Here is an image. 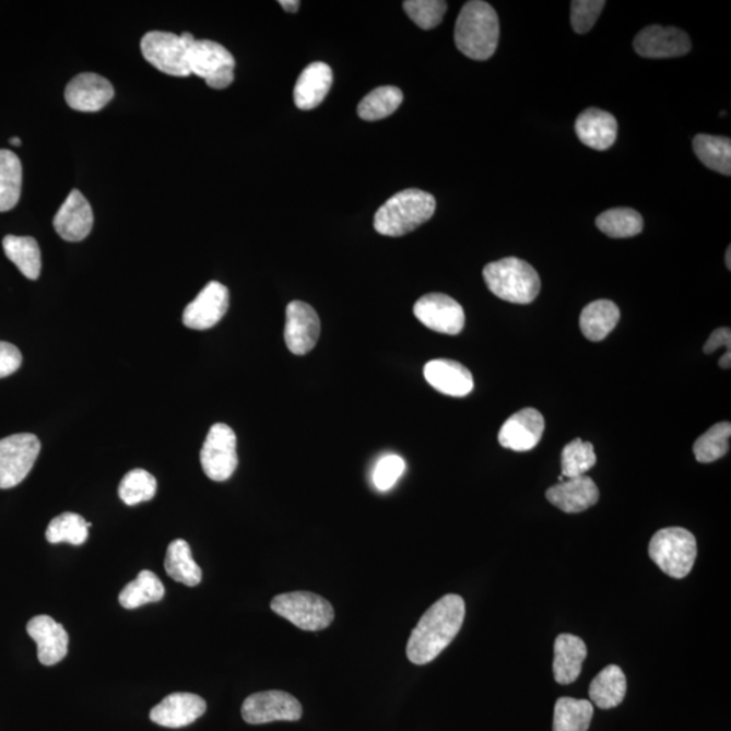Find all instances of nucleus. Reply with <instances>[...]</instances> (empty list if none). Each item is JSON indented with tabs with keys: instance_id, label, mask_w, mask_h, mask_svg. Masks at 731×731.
<instances>
[{
	"instance_id": "nucleus-1",
	"label": "nucleus",
	"mask_w": 731,
	"mask_h": 731,
	"mask_svg": "<svg viewBox=\"0 0 731 731\" xmlns=\"http://www.w3.org/2000/svg\"><path fill=\"white\" fill-rule=\"evenodd\" d=\"M464 614V600L458 594H446L431 605L408 639V660L416 665L434 661L458 636Z\"/></svg>"
},
{
	"instance_id": "nucleus-2",
	"label": "nucleus",
	"mask_w": 731,
	"mask_h": 731,
	"mask_svg": "<svg viewBox=\"0 0 731 731\" xmlns=\"http://www.w3.org/2000/svg\"><path fill=\"white\" fill-rule=\"evenodd\" d=\"M500 24L490 3L472 0L458 15L455 42L459 52L477 61L491 59L496 52Z\"/></svg>"
},
{
	"instance_id": "nucleus-3",
	"label": "nucleus",
	"mask_w": 731,
	"mask_h": 731,
	"mask_svg": "<svg viewBox=\"0 0 731 731\" xmlns=\"http://www.w3.org/2000/svg\"><path fill=\"white\" fill-rule=\"evenodd\" d=\"M436 211L433 194L418 189H406L389 198L374 215V229L379 235L400 237L427 223Z\"/></svg>"
},
{
	"instance_id": "nucleus-4",
	"label": "nucleus",
	"mask_w": 731,
	"mask_h": 731,
	"mask_svg": "<svg viewBox=\"0 0 731 731\" xmlns=\"http://www.w3.org/2000/svg\"><path fill=\"white\" fill-rule=\"evenodd\" d=\"M483 274L487 288L503 302L531 304L541 292L537 270L519 258H504L486 264Z\"/></svg>"
},
{
	"instance_id": "nucleus-5",
	"label": "nucleus",
	"mask_w": 731,
	"mask_h": 731,
	"mask_svg": "<svg viewBox=\"0 0 731 731\" xmlns=\"http://www.w3.org/2000/svg\"><path fill=\"white\" fill-rule=\"evenodd\" d=\"M698 545L693 532L683 527L657 531L649 543V557L673 579H684L693 570Z\"/></svg>"
},
{
	"instance_id": "nucleus-6",
	"label": "nucleus",
	"mask_w": 731,
	"mask_h": 731,
	"mask_svg": "<svg viewBox=\"0 0 731 731\" xmlns=\"http://www.w3.org/2000/svg\"><path fill=\"white\" fill-rule=\"evenodd\" d=\"M196 42L190 33L177 36L167 32H150L141 39V54L156 70L167 75L190 76L189 49Z\"/></svg>"
},
{
	"instance_id": "nucleus-7",
	"label": "nucleus",
	"mask_w": 731,
	"mask_h": 731,
	"mask_svg": "<svg viewBox=\"0 0 731 731\" xmlns=\"http://www.w3.org/2000/svg\"><path fill=\"white\" fill-rule=\"evenodd\" d=\"M271 610L305 632H320L335 620V610L325 598L311 592L278 594Z\"/></svg>"
},
{
	"instance_id": "nucleus-8",
	"label": "nucleus",
	"mask_w": 731,
	"mask_h": 731,
	"mask_svg": "<svg viewBox=\"0 0 731 731\" xmlns=\"http://www.w3.org/2000/svg\"><path fill=\"white\" fill-rule=\"evenodd\" d=\"M190 72L205 79L209 87L224 90L235 79L236 60L228 49L211 39H196L189 49Z\"/></svg>"
},
{
	"instance_id": "nucleus-9",
	"label": "nucleus",
	"mask_w": 731,
	"mask_h": 731,
	"mask_svg": "<svg viewBox=\"0 0 731 731\" xmlns=\"http://www.w3.org/2000/svg\"><path fill=\"white\" fill-rule=\"evenodd\" d=\"M42 450L36 435L15 434L0 439V490L20 485L32 472Z\"/></svg>"
},
{
	"instance_id": "nucleus-10",
	"label": "nucleus",
	"mask_w": 731,
	"mask_h": 731,
	"mask_svg": "<svg viewBox=\"0 0 731 731\" xmlns=\"http://www.w3.org/2000/svg\"><path fill=\"white\" fill-rule=\"evenodd\" d=\"M236 449V434L229 426L217 423L209 429L201 450L202 469L209 479L215 483H224L234 475L239 464Z\"/></svg>"
},
{
	"instance_id": "nucleus-11",
	"label": "nucleus",
	"mask_w": 731,
	"mask_h": 731,
	"mask_svg": "<svg viewBox=\"0 0 731 731\" xmlns=\"http://www.w3.org/2000/svg\"><path fill=\"white\" fill-rule=\"evenodd\" d=\"M241 717L249 724L296 722L303 718V706L293 695L283 691H263L244 700Z\"/></svg>"
},
{
	"instance_id": "nucleus-12",
	"label": "nucleus",
	"mask_w": 731,
	"mask_h": 731,
	"mask_svg": "<svg viewBox=\"0 0 731 731\" xmlns=\"http://www.w3.org/2000/svg\"><path fill=\"white\" fill-rule=\"evenodd\" d=\"M413 314L423 326L445 335H458L464 327V311L455 298L431 293L417 299Z\"/></svg>"
},
{
	"instance_id": "nucleus-13",
	"label": "nucleus",
	"mask_w": 731,
	"mask_h": 731,
	"mask_svg": "<svg viewBox=\"0 0 731 731\" xmlns=\"http://www.w3.org/2000/svg\"><path fill=\"white\" fill-rule=\"evenodd\" d=\"M229 308V291L223 283L209 282L194 302L186 306L182 320L190 330L207 331L219 325Z\"/></svg>"
},
{
	"instance_id": "nucleus-14",
	"label": "nucleus",
	"mask_w": 731,
	"mask_h": 731,
	"mask_svg": "<svg viewBox=\"0 0 731 731\" xmlns=\"http://www.w3.org/2000/svg\"><path fill=\"white\" fill-rule=\"evenodd\" d=\"M693 47L688 34L677 27H645L634 39V49L646 59H670L687 55Z\"/></svg>"
},
{
	"instance_id": "nucleus-15",
	"label": "nucleus",
	"mask_w": 731,
	"mask_h": 731,
	"mask_svg": "<svg viewBox=\"0 0 731 731\" xmlns=\"http://www.w3.org/2000/svg\"><path fill=\"white\" fill-rule=\"evenodd\" d=\"M320 331V317L309 304L293 302L287 305L285 342L292 354L310 353L316 347Z\"/></svg>"
},
{
	"instance_id": "nucleus-16",
	"label": "nucleus",
	"mask_w": 731,
	"mask_h": 731,
	"mask_svg": "<svg viewBox=\"0 0 731 731\" xmlns=\"http://www.w3.org/2000/svg\"><path fill=\"white\" fill-rule=\"evenodd\" d=\"M115 98V87L98 73L84 72L72 79L66 89V102L71 109L96 113Z\"/></svg>"
},
{
	"instance_id": "nucleus-17",
	"label": "nucleus",
	"mask_w": 731,
	"mask_h": 731,
	"mask_svg": "<svg viewBox=\"0 0 731 731\" xmlns=\"http://www.w3.org/2000/svg\"><path fill=\"white\" fill-rule=\"evenodd\" d=\"M545 418L534 408H524L503 424L498 433V444L514 451H530L540 444Z\"/></svg>"
},
{
	"instance_id": "nucleus-18",
	"label": "nucleus",
	"mask_w": 731,
	"mask_h": 731,
	"mask_svg": "<svg viewBox=\"0 0 731 731\" xmlns=\"http://www.w3.org/2000/svg\"><path fill=\"white\" fill-rule=\"evenodd\" d=\"M94 225V213L87 198L72 190L54 219L55 231L62 240L78 243L86 239Z\"/></svg>"
},
{
	"instance_id": "nucleus-19",
	"label": "nucleus",
	"mask_w": 731,
	"mask_h": 731,
	"mask_svg": "<svg viewBox=\"0 0 731 731\" xmlns=\"http://www.w3.org/2000/svg\"><path fill=\"white\" fill-rule=\"evenodd\" d=\"M207 712V701L201 696L187 693L168 695L152 708L150 718L158 727L180 729L189 727Z\"/></svg>"
},
{
	"instance_id": "nucleus-20",
	"label": "nucleus",
	"mask_w": 731,
	"mask_h": 731,
	"mask_svg": "<svg viewBox=\"0 0 731 731\" xmlns=\"http://www.w3.org/2000/svg\"><path fill=\"white\" fill-rule=\"evenodd\" d=\"M27 634L37 644V656L43 665L59 664L68 653L70 637L66 628L48 615L34 616L27 623Z\"/></svg>"
},
{
	"instance_id": "nucleus-21",
	"label": "nucleus",
	"mask_w": 731,
	"mask_h": 731,
	"mask_svg": "<svg viewBox=\"0 0 731 731\" xmlns=\"http://www.w3.org/2000/svg\"><path fill=\"white\" fill-rule=\"evenodd\" d=\"M546 497L561 511L579 514L587 511L599 502V490L592 479L581 475V477L566 479L563 483L550 487Z\"/></svg>"
},
{
	"instance_id": "nucleus-22",
	"label": "nucleus",
	"mask_w": 731,
	"mask_h": 731,
	"mask_svg": "<svg viewBox=\"0 0 731 731\" xmlns=\"http://www.w3.org/2000/svg\"><path fill=\"white\" fill-rule=\"evenodd\" d=\"M424 378L438 392L451 397H464L472 392V373L461 364L450 359H435L424 366Z\"/></svg>"
},
{
	"instance_id": "nucleus-23",
	"label": "nucleus",
	"mask_w": 731,
	"mask_h": 731,
	"mask_svg": "<svg viewBox=\"0 0 731 731\" xmlns=\"http://www.w3.org/2000/svg\"><path fill=\"white\" fill-rule=\"evenodd\" d=\"M333 73L326 62L316 61L306 67L294 87V104L302 110L316 109L332 87Z\"/></svg>"
},
{
	"instance_id": "nucleus-24",
	"label": "nucleus",
	"mask_w": 731,
	"mask_h": 731,
	"mask_svg": "<svg viewBox=\"0 0 731 731\" xmlns=\"http://www.w3.org/2000/svg\"><path fill=\"white\" fill-rule=\"evenodd\" d=\"M576 133L582 144L597 151L611 149L616 141L617 121L609 111L591 107L577 118Z\"/></svg>"
},
{
	"instance_id": "nucleus-25",
	"label": "nucleus",
	"mask_w": 731,
	"mask_h": 731,
	"mask_svg": "<svg viewBox=\"0 0 731 731\" xmlns=\"http://www.w3.org/2000/svg\"><path fill=\"white\" fill-rule=\"evenodd\" d=\"M588 655L587 645L574 634H561L554 644L553 671L558 684L575 683L579 679Z\"/></svg>"
},
{
	"instance_id": "nucleus-26",
	"label": "nucleus",
	"mask_w": 731,
	"mask_h": 731,
	"mask_svg": "<svg viewBox=\"0 0 731 731\" xmlns=\"http://www.w3.org/2000/svg\"><path fill=\"white\" fill-rule=\"evenodd\" d=\"M621 319V310L610 299H598L586 306L580 316L582 335L591 342H602Z\"/></svg>"
},
{
	"instance_id": "nucleus-27",
	"label": "nucleus",
	"mask_w": 731,
	"mask_h": 731,
	"mask_svg": "<svg viewBox=\"0 0 731 731\" xmlns=\"http://www.w3.org/2000/svg\"><path fill=\"white\" fill-rule=\"evenodd\" d=\"M627 680L625 673L617 665L605 667L589 685V696L592 705L602 710H610L625 700Z\"/></svg>"
},
{
	"instance_id": "nucleus-28",
	"label": "nucleus",
	"mask_w": 731,
	"mask_h": 731,
	"mask_svg": "<svg viewBox=\"0 0 731 731\" xmlns=\"http://www.w3.org/2000/svg\"><path fill=\"white\" fill-rule=\"evenodd\" d=\"M3 251L27 280H38L42 274V251L36 239L8 235L3 239Z\"/></svg>"
},
{
	"instance_id": "nucleus-29",
	"label": "nucleus",
	"mask_w": 731,
	"mask_h": 731,
	"mask_svg": "<svg viewBox=\"0 0 731 731\" xmlns=\"http://www.w3.org/2000/svg\"><path fill=\"white\" fill-rule=\"evenodd\" d=\"M164 568L173 580L187 587H196L202 580V570L192 558L189 543L184 540L169 543Z\"/></svg>"
},
{
	"instance_id": "nucleus-30",
	"label": "nucleus",
	"mask_w": 731,
	"mask_h": 731,
	"mask_svg": "<svg viewBox=\"0 0 731 731\" xmlns=\"http://www.w3.org/2000/svg\"><path fill=\"white\" fill-rule=\"evenodd\" d=\"M593 718L589 700L559 698L555 701L553 731H588Z\"/></svg>"
},
{
	"instance_id": "nucleus-31",
	"label": "nucleus",
	"mask_w": 731,
	"mask_h": 731,
	"mask_svg": "<svg viewBox=\"0 0 731 731\" xmlns=\"http://www.w3.org/2000/svg\"><path fill=\"white\" fill-rule=\"evenodd\" d=\"M22 191V163L14 152L0 150V213L16 207Z\"/></svg>"
},
{
	"instance_id": "nucleus-32",
	"label": "nucleus",
	"mask_w": 731,
	"mask_h": 731,
	"mask_svg": "<svg viewBox=\"0 0 731 731\" xmlns=\"http://www.w3.org/2000/svg\"><path fill=\"white\" fill-rule=\"evenodd\" d=\"M164 586L151 570L140 571L138 579L129 582L120 593V604L123 609L134 610L141 605L161 602L164 598Z\"/></svg>"
},
{
	"instance_id": "nucleus-33",
	"label": "nucleus",
	"mask_w": 731,
	"mask_h": 731,
	"mask_svg": "<svg viewBox=\"0 0 731 731\" xmlns=\"http://www.w3.org/2000/svg\"><path fill=\"white\" fill-rule=\"evenodd\" d=\"M694 151L706 167L719 174L731 175V140L719 135L698 134Z\"/></svg>"
},
{
	"instance_id": "nucleus-34",
	"label": "nucleus",
	"mask_w": 731,
	"mask_h": 731,
	"mask_svg": "<svg viewBox=\"0 0 731 731\" xmlns=\"http://www.w3.org/2000/svg\"><path fill=\"white\" fill-rule=\"evenodd\" d=\"M597 225L604 235L614 237V239H627L642 232L644 219L634 209L616 208L600 214Z\"/></svg>"
},
{
	"instance_id": "nucleus-35",
	"label": "nucleus",
	"mask_w": 731,
	"mask_h": 731,
	"mask_svg": "<svg viewBox=\"0 0 731 731\" xmlns=\"http://www.w3.org/2000/svg\"><path fill=\"white\" fill-rule=\"evenodd\" d=\"M402 99H404V94L399 87H378L361 101L358 116L365 121L384 120L399 109Z\"/></svg>"
},
{
	"instance_id": "nucleus-36",
	"label": "nucleus",
	"mask_w": 731,
	"mask_h": 731,
	"mask_svg": "<svg viewBox=\"0 0 731 731\" xmlns=\"http://www.w3.org/2000/svg\"><path fill=\"white\" fill-rule=\"evenodd\" d=\"M92 523L81 515L66 512L50 521L47 529V540L49 543H70L73 546H81L89 538V529Z\"/></svg>"
},
{
	"instance_id": "nucleus-37",
	"label": "nucleus",
	"mask_w": 731,
	"mask_h": 731,
	"mask_svg": "<svg viewBox=\"0 0 731 731\" xmlns=\"http://www.w3.org/2000/svg\"><path fill=\"white\" fill-rule=\"evenodd\" d=\"M731 424L718 423L703 434L694 445V455L700 463H711L728 455L730 449Z\"/></svg>"
},
{
	"instance_id": "nucleus-38",
	"label": "nucleus",
	"mask_w": 731,
	"mask_h": 731,
	"mask_svg": "<svg viewBox=\"0 0 731 731\" xmlns=\"http://www.w3.org/2000/svg\"><path fill=\"white\" fill-rule=\"evenodd\" d=\"M598 457L594 447L581 439L571 440L566 445L561 456V469L565 479H576L586 475L597 464Z\"/></svg>"
},
{
	"instance_id": "nucleus-39",
	"label": "nucleus",
	"mask_w": 731,
	"mask_h": 731,
	"mask_svg": "<svg viewBox=\"0 0 731 731\" xmlns=\"http://www.w3.org/2000/svg\"><path fill=\"white\" fill-rule=\"evenodd\" d=\"M157 491V481L146 470L134 469L125 474L118 495L127 506H138L140 503L150 502L155 497Z\"/></svg>"
},
{
	"instance_id": "nucleus-40",
	"label": "nucleus",
	"mask_w": 731,
	"mask_h": 731,
	"mask_svg": "<svg viewBox=\"0 0 731 731\" xmlns=\"http://www.w3.org/2000/svg\"><path fill=\"white\" fill-rule=\"evenodd\" d=\"M404 10L418 27L431 31L444 21L447 3L441 0H406Z\"/></svg>"
},
{
	"instance_id": "nucleus-41",
	"label": "nucleus",
	"mask_w": 731,
	"mask_h": 731,
	"mask_svg": "<svg viewBox=\"0 0 731 731\" xmlns=\"http://www.w3.org/2000/svg\"><path fill=\"white\" fill-rule=\"evenodd\" d=\"M603 0H575L571 2V26L579 34H586L597 24L604 9Z\"/></svg>"
},
{
	"instance_id": "nucleus-42",
	"label": "nucleus",
	"mask_w": 731,
	"mask_h": 731,
	"mask_svg": "<svg viewBox=\"0 0 731 731\" xmlns=\"http://www.w3.org/2000/svg\"><path fill=\"white\" fill-rule=\"evenodd\" d=\"M404 472V459L396 455L385 456L379 459L376 469H374V485H376L378 491L388 492L392 490Z\"/></svg>"
},
{
	"instance_id": "nucleus-43",
	"label": "nucleus",
	"mask_w": 731,
	"mask_h": 731,
	"mask_svg": "<svg viewBox=\"0 0 731 731\" xmlns=\"http://www.w3.org/2000/svg\"><path fill=\"white\" fill-rule=\"evenodd\" d=\"M22 365V354L14 344L0 342V378L14 374Z\"/></svg>"
},
{
	"instance_id": "nucleus-44",
	"label": "nucleus",
	"mask_w": 731,
	"mask_h": 731,
	"mask_svg": "<svg viewBox=\"0 0 731 731\" xmlns=\"http://www.w3.org/2000/svg\"><path fill=\"white\" fill-rule=\"evenodd\" d=\"M721 347H727L728 351H730L731 347L730 328H718V330L714 331L710 338H708L705 347H703V351H705L706 354H712L716 353V351Z\"/></svg>"
},
{
	"instance_id": "nucleus-45",
	"label": "nucleus",
	"mask_w": 731,
	"mask_h": 731,
	"mask_svg": "<svg viewBox=\"0 0 731 731\" xmlns=\"http://www.w3.org/2000/svg\"><path fill=\"white\" fill-rule=\"evenodd\" d=\"M280 4L282 5V9L287 11V13H297L299 10V5H302V2H298V0H281Z\"/></svg>"
},
{
	"instance_id": "nucleus-46",
	"label": "nucleus",
	"mask_w": 731,
	"mask_h": 731,
	"mask_svg": "<svg viewBox=\"0 0 731 731\" xmlns=\"http://www.w3.org/2000/svg\"><path fill=\"white\" fill-rule=\"evenodd\" d=\"M731 353L728 351V353H724L722 358L719 359V365H721L722 368H730L731 366Z\"/></svg>"
},
{
	"instance_id": "nucleus-47",
	"label": "nucleus",
	"mask_w": 731,
	"mask_h": 731,
	"mask_svg": "<svg viewBox=\"0 0 731 731\" xmlns=\"http://www.w3.org/2000/svg\"><path fill=\"white\" fill-rule=\"evenodd\" d=\"M730 259H731V247L728 248V252H727V266H728V270H731V262H730Z\"/></svg>"
},
{
	"instance_id": "nucleus-48",
	"label": "nucleus",
	"mask_w": 731,
	"mask_h": 731,
	"mask_svg": "<svg viewBox=\"0 0 731 731\" xmlns=\"http://www.w3.org/2000/svg\"><path fill=\"white\" fill-rule=\"evenodd\" d=\"M10 144L15 145V146H20L21 145V140L19 138H11L10 139Z\"/></svg>"
}]
</instances>
